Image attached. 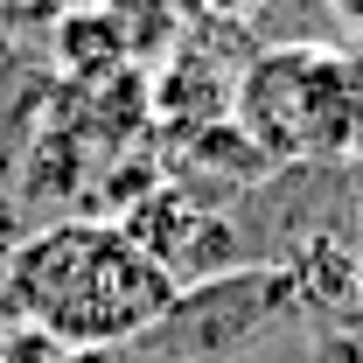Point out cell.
Segmentation results:
<instances>
[{
	"label": "cell",
	"instance_id": "obj_4",
	"mask_svg": "<svg viewBox=\"0 0 363 363\" xmlns=\"http://www.w3.org/2000/svg\"><path fill=\"white\" fill-rule=\"evenodd\" d=\"M49 35H56V63H63L77 84L126 70V49H119V35H112V21H105L98 0H91V7H63V21H56Z\"/></svg>",
	"mask_w": 363,
	"mask_h": 363
},
{
	"label": "cell",
	"instance_id": "obj_1",
	"mask_svg": "<svg viewBox=\"0 0 363 363\" xmlns=\"http://www.w3.org/2000/svg\"><path fill=\"white\" fill-rule=\"evenodd\" d=\"M0 315L49 328L63 350L140 342L175 308V279L140 252L119 217H63L0 252Z\"/></svg>",
	"mask_w": 363,
	"mask_h": 363
},
{
	"label": "cell",
	"instance_id": "obj_3",
	"mask_svg": "<svg viewBox=\"0 0 363 363\" xmlns=\"http://www.w3.org/2000/svg\"><path fill=\"white\" fill-rule=\"evenodd\" d=\"M294 308L301 301H294V272L286 266H230L217 279L182 286L175 308L126 350L133 357H161V363H224L252 335H266L279 315H294Z\"/></svg>",
	"mask_w": 363,
	"mask_h": 363
},
{
	"label": "cell",
	"instance_id": "obj_7",
	"mask_svg": "<svg viewBox=\"0 0 363 363\" xmlns=\"http://www.w3.org/2000/svg\"><path fill=\"white\" fill-rule=\"evenodd\" d=\"M245 7H252V0H175L182 21H210V28H230V21H245Z\"/></svg>",
	"mask_w": 363,
	"mask_h": 363
},
{
	"label": "cell",
	"instance_id": "obj_5",
	"mask_svg": "<svg viewBox=\"0 0 363 363\" xmlns=\"http://www.w3.org/2000/svg\"><path fill=\"white\" fill-rule=\"evenodd\" d=\"M98 7H105V21H112V35H119L133 70L175 49V28H182L175 0H98Z\"/></svg>",
	"mask_w": 363,
	"mask_h": 363
},
{
	"label": "cell",
	"instance_id": "obj_2",
	"mask_svg": "<svg viewBox=\"0 0 363 363\" xmlns=\"http://www.w3.org/2000/svg\"><path fill=\"white\" fill-rule=\"evenodd\" d=\"M230 119L266 161L363 154V49H321V43L259 49L230 84Z\"/></svg>",
	"mask_w": 363,
	"mask_h": 363
},
{
	"label": "cell",
	"instance_id": "obj_8",
	"mask_svg": "<svg viewBox=\"0 0 363 363\" xmlns=\"http://www.w3.org/2000/svg\"><path fill=\"white\" fill-rule=\"evenodd\" d=\"M335 14H342L350 28H363V0H335Z\"/></svg>",
	"mask_w": 363,
	"mask_h": 363
},
{
	"label": "cell",
	"instance_id": "obj_6",
	"mask_svg": "<svg viewBox=\"0 0 363 363\" xmlns=\"http://www.w3.org/2000/svg\"><path fill=\"white\" fill-rule=\"evenodd\" d=\"M0 363H70V350H63L49 328L7 315V321H0Z\"/></svg>",
	"mask_w": 363,
	"mask_h": 363
}]
</instances>
